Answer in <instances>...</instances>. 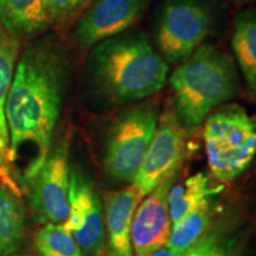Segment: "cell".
<instances>
[{
  "mask_svg": "<svg viewBox=\"0 0 256 256\" xmlns=\"http://www.w3.org/2000/svg\"><path fill=\"white\" fill-rule=\"evenodd\" d=\"M86 256H104L106 252L104 212L98 191L78 171L70 170L69 216L64 222Z\"/></svg>",
  "mask_w": 256,
  "mask_h": 256,
  "instance_id": "cell-9",
  "label": "cell"
},
{
  "mask_svg": "<svg viewBox=\"0 0 256 256\" xmlns=\"http://www.w3.org/2000/svg\"><path fill=\"white\" fill-rule=\"evenodd\" d=\"M88 75L110 104H128L162 90L168 64L144 32L127 30L92 46Z\"/></svg>",
  "mask_w": 256,
  "mask_h": 256,
  "instance_id": "cell-2",
  "label": "cell"
},
{
  "mask_svg": "<svg viewBox=\"0 0 256 256\" xmlns=\"http://www.w3.org/2000/svg\"><path fill=\"white\" fill-rule=\"evenodd\" d=\"M57 44L44 40L24 51L6 101L8 165L12 180L26 192L50 153L69 76Z\"/></svg>",
  "mask_w": 256,
  "mask_h": 256,
  "instance_id": "cell-1",
  "label": "cell"
},
{
  "mask_svg": "<svg viewBox=\"0 0 256 256\" xmlns=\"http://www.w3.org/2000/svg\"><path fill=\"white\" fill-rule=\"evenodd\" d=\"M184 255H185V252L174 250V249H171L165 246V247L158 249V250L152 252V254L148 256H184Z\"/></svg>",
  "mask_w": 256,
  "mask_h": 256,
  "instance_id": "cell-23",
  "label": "cell"
},
{
  "mask_svg": "<svg viewBox=\"0 0 256 256\" xmlns=\"http://www.w3.org/2000/svg\"><path fill=\"white\" fill-rule=\"evenodd\" d=\"M210 200H204L177 223L172 224L166 247L186 252L206 234L210 220Z\"/></svg>",
  "mask_w": 256,
  "mask_h": 256,
  "instance_id": "cell-18",
  "label": "cell"
},
{
  "mask_svg": "<svg viewBox=\"0 0 256 256\" xmlns=\"http://www.w3.org/2000/svg\"><path fill=\"white\" fill-rule=\"evenodd\" d=\"M90 0H46L49 18L62 19L78 12Z\"/></svg>",
  "mask_w": 256,
  "mask_h": 256,
  "instance_id": "cell-20",
  "label": "cell"
},
{
  "mask_svg": "<svg viewBox=\"0 0 256 256\" xmlns=\"http://www.w3.org/2000/svg\"><path fill=\"white\" fill-rule=\"evenodd\" d=\"M46 0H0V22L16 34H36L49 24Z\"/></svg>",
  "mask_w": 256,
  "mask_h": 256,
  "instance_id": "cell-14",
  "label": "cell"
},
{
  "mask_svg": "<svg viewBox=\"0 0 256 256\" xmlns=\"http://www.w3.org/2000/svg\"><path fill=\"white\" fill-rule=\"evenodd\" d=\"M220 190L222 186H211L209 178L204 174L191 176L183 183L172 184L168 194L171 223H177L204 200H211Z\"/></svg>",
  "mask_w": 256,
  "mask_h": 256,
  "instance_id": "cell-17",
  "label": "cell"
},
{
  "mask_svg": "<svg viewBox=\"0 0 256 256\" xmlns=\"http://www.w3.org/2000/svg\"><path fill=\"white\" fill-rule=\"evenodd\" d=\"M18 51L19 40L17 36L5 30L4 28H0V162L8 174V122H6L5 107L12 80H14Z\"/></svg>",
  "mask_w": 256,
  "mask_h": 256,
  "instance_id": "cell-15",
  "label": "cell"
},
{
  "mask_svg": "<svg viewBox=\"0 0 256 256\" xmlns=\"http://www.w3.org/2000/svg\"><path fill=\"white\" fill-rule=\"evenodd\" d=\"M142 198L132 185L104 196V224L107 229L108 256H134L132 249L133 217Z\"/></svg>",
  "mask_w": 256,
  "mask_h": 256,
  "instance_id": "cell-12",
  "label": "cell"
},
{
  "mask_svg": "<svg viewBox=\"0 0 256 256\" xmlns=\"http://www.w3.org/2000/svg\"><path fill=\"white\" fill-rule=\"evenodd\" d=\"M232 43L248 90L256 100V8L243 10L238 14Z\"/></svg>",
  "mask_w": 256,
  "mask_h": 256,
  "instance_id": "cell-13",
  "label": "cell"
},
{
  "mask_svg": "<svg viewBox=\"0 0 256 256\" xmlns=\"http://www.w3.org/2000/svg\"><path fill=\"white\" fill-rule=\"evenodd\" d=\"M174 94V113L186 128L200 127L209 115L232 100L238 75L230 57L211 44H202L170 76Z\"/></svg>",
  "mask_w": 256,
  "mask_h": 256,
  "instance_id": "cell-3",
  "label": "cell"
},
{
  "mask_svg": "<svg viewBox=\"0 0 256 256\" xmlns=\"http://www.w3.org/2000/svg\"><path fill=\"white\" fill-rule=\"evenodd\" d=\"M203 140L210 171L230 182L249 168L256 156V118L238 106H226L204 121Z\"/></svg>",
  "mask_w": 256,
  "mask_h": 256,
  "instance_id": "cell-4",
  "label": "cell"
},
{
  "mask_svg": "<svg viewBox=\"0 0 256 256\" xmlns=\"http://www.w3.org/2000/svg\"><path fill=\"white\" fill-rule=\"evenodd\" d=\"M14 256H19V255H14Z\"/></svg>",
  "mask_w": 256,
  "mask_h": 256,
  "instance_id": "cell-26",
  "label": "cell"
},
{
  "mask_svg": "<svg viewBox=\"0 0 256 256\" xmlns=\"http://www.w3.org/2000/svg\"><path fill=\"white\" fill-rule=\"evenodd\" d=\"M234 2H241V4H248V2H256V0H234Z\"/></svg>",
  "mask_w": 256,
  "mask_h": 256,
  "instance_id": "cell-25",
  "label": "cell"
},
{
  "mask_svg": "<svg viewBox=\"0 0 256 256\" xmlns=\"http://www.w3.org/2000/svg\"><path fill=\"white\" fill-rule=\"evenodd\" d=\"M0 180H2V184L6 185V186H8L10 188H11L12 191H14L16 194H19V196H20L22 191L19 190V188L17 186V185L14 184V182L12 180L11 176H10L8 172L6 171L4 166L2 165V162H0Z\"/></svg>",
  "mask_w": 256,
  "mask_h": 256,
  "instance_id": "cell-22",
  "label": "cell"
},
{
  "mask_svg": "<svg viewBox=\"0 0 256 256\" xmlns=\"http://www.w3.org/2000/svg\"><path fill=\"white\" fill-rule=\"evenodd\" d=\"M176 178L165 179L138 206L130 232L134 256H148L168 244L172 228L168 194Z\"/></svg>",
  "mask_w": 256,
  "mask_h": 256,
  "instance_id": "cell-11",
  "label": "cell"
},
{
  "mask_svg": "<svg viewBox=\"0 0 256 256\" xmlns=\"http://www.w3.org/2000/svg\"><path fill=\"white\" fill-rule=\"evenodd\" d=\"M186 132L174 110H165L160 115L152 142L130 184L142 200L165 179L180 171L186 156Z\"/></svg>",
  "mask_w": 256,
  "mask_h": 256,
  "instance_id": "cell-7",
  "label": "cell"
},
{
  "mask_svg": "<svg viewBox=\"0 0 256 256\" xmlns=\"http://www.w3.org/2000/svg\"><path fill=\"white\" fill-rule=\"evenodd\" d=\"M214 23L206 0H162L153 37L166 63L180 64L203 44Z\"/></svg>",
  "mask_w": 256,
  "mask_h": 256,
  "instance_id": "cell-6",
  "label": "cell"
},
{
  "mask_svg": "<svg viewBox=\"0 0 256 256\" xmlns=\"http://www.w3.org/2000/svg\"><path fill=\"white\" fill-rule=\"evenodd\" d=\"M25 211L19 194L0 184V256L14 254L22 247Z\"/></svg>",
  "mask_w": 256,
  "mask_h": 256,
  "instance_id": "cell-16",
  "label": "cell"
},
{
  "mask_svg": "<svg viewBox=\"0 0 256 256\" xmlns=\"http://www.w3.org/2000/svg\"><path fill=\"white\" fill-rule=\"evenodd\" d=\"M217 248V238L215 235H206L196 244L185 252L184 256H208Z\"/></svg>",
  "mask_w": 256,
  "mask_h": 256,
  "instance_id": "cell-21",
  "label": "cell"
},
{
  "mask_svg": "<svg viewBox=\"0 0 256 256\" xmlns=\"http://www.w3.org/2000/svg\"><path fill=\"white\" fill-rule=\"evenodd\" d=\"M208 256H228V255H226V252H224L223 250H220V249H218V247H217L215 250L211 252Z\"/></svg>",
  "mask_w": 256,
  "mask_h": 256,
  "instance_id": "cell-24",
  "label": "cell"
},
{
  "mask_svg": "<svg viewBox=\"0 0 256 256\" xmlns=\"http://www.w3.org/2000/svg\"><path fill=\"white\" fill-rule=\"evenodd\" d=\"M150 0H96L78 20L74 38L83 48L118 36L139 19Z\"/></svg>",
  "mask_w": 256,
  "mask_h": 256,
  "instance_id": "cell-10",
  "label": "cell"
},
{
  "mask_svg": "<svg viewBox=\"0 0 256 256\" xmlns=\"http://www.w3.org/2000/svg\"><path fill=\"white\" fill-rule=\"evenodd\" d=\"M34 246L40 256H86L62 223H46L34 235Z\"/></svg>",
  "mask_w": 256,
  "mask_h": 256,
  "instance_id": "cell-19",
  "label": "cell"
},
{
  "mask_svg": "<svg viewBox=\"0 0 256 256\" xmlns=\"http://www.w3.org/2000/svg\"><path fill=\"white\" fill-rule=\"evenodd\" d=\"M159 107L142 100L124 110L114 120L106 142V174L119 183H133L159 120Z\"/></svg>",
  "mask_w": 256,
  "mask_h": 256,
  "instance_id": "cell-5",
  "label": "cell"
},
{
  "mask_svg": "<svg viewBox=\"0 0 256 256\" xmlns=\"http://www.w3.org/2000/svg\"><path fill=\"white\" fill-rule=\"evenodd\" d=\"M66 142L54 147L28 188L30 209L40 223H64L69 216L70 168Z\"/></svg>",
  "mask_w": 256,
  "mask_h": 256,
  "instance_id": "cell-8",
  "label": "cell"
}]
</instances>
